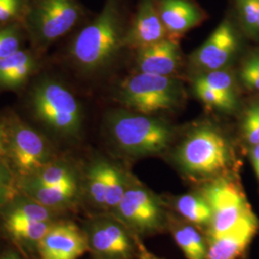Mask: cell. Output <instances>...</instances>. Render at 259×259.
<instances>
[{"label":"cell","mask_w":259,"mask_h":259,"mask_svg":"<svg viewBox=\"0 0 259 259\" xmlns=\"http://www.w3.org/2000/svg\"><path fill=\"white\" fill-rule=\"evenodd\" d=\"M127 30L117 0H108L99 15L76 35L69 48L75 67L87 76L107 70L125 47Z\"/></svg>","instance_id":"obj_1"},{"label":"cell","mask_w":259,"mask_h":259,"mask_svg":"<svg viewBox=\"0 0 259 259\" xmlns=\"http://www.w3.org/2000/svg\"><path fill=\"white\" fill-rule=\"evenodd\" d=\"M32 117L57 138H79L83 124V111L79 100L65 83L55 78H39L28 94Z\"/></svg>","instance_id":"obj_2"},{"label":"cell","mask_w":259,"mask_h":259,"mask_svg":"<svg viewBox=\"0 0 259 259\" xmlns=\"http://www.w3.org/2000/svg\"><path fill=\"white\" fill-rule=\"evenodd\" d=\"M106 129L116 148L132 157L162 153L174 137L172 127L166 122L125 111L110 112L106 117Z\"/></svg>","instance_id":"obj_3"},{"label":"cell","mask_w":259,"mask_h":259,"mask_svg":"<svg viewBox=\"0 0 259 259\" xmlns=\"http://www.w3.org/2000/svg\"><path fill=\"white\" fill-rule=\"evenodd\" d=\"M175 159L188 176L215 179L231 166L232 147L218 128L202 125L192 130L177 148Z\"/></svg>","instance_id":"obj_4"},{"label":"cell","mask_w":259,"mask_h":259,"mask_svg":"<svg viewBox=\"0 0 259 259\" xmlns=\"http://www.w3.org/2000/svg\"><path fill=\"white\" fill-rule=\"evenodd\" d=\"M118 100L130 110L153 115L172 111L182 103V83L172 76L138 73L121 83Z\"/></svg>","instance_id":"obj_5"},{"label":"cell","mask_w":259,"mask_h":259,"mask_svg":"<svg viewBox=\"0 0 259 259\" xmlns=\"http://www.w3.org/2000/svg\"><path fill=\"white\" fill-rule=\"evenodd\" d=\"M83 14L78 0H31L22 25L33 45L45 50L71 31Z\"/></svg>","instance_id":"obj_6"},{"label":"cell","mask_w":259,"mask_h":259,"mask_svg":"<svg viewBox=\"0 0 259 259\" xmlns=\"http://www.w3.org/2000/svg\"><path fill=\"white\" fill-rule=\"evenodd\" d=\"M1 125L6 155L21 176H31L52 160L47 139L18 116L11 115Z\"/></svg>","instance_id":"obj_7"},{"label":"cell","mask_w":259,"mask_h":259,"mask_svg":"<svg viewBox=\"0 0 259 259\" xmlns=\"http://www.w3.org/2000/svg\"><path fill=\"white\" fill-rule=\"evenodd\" d=\"M202 194L212 210V220L207 230L208 239L231 231L251 212L239 185L228 177L210 180L204 185Z\"/></svg>","instance_id":"obj_8"},{"label":"cell","mask_w":259,"mask_h":259,"mask_svg":"<svg viewBox=\"0 0 259 259\" xmlns=\"http://www.w3.org/2000/svg\"><path fill=\"white\" fill-rule=\"evenodd\" d=\"M114 212L123 225L141 233L157 231L164 221V212L158 199L140 185L128 184Z\"/></svg>","instance_id":"obj_9"},{"label":"cell","mask_w":259,"mask_h":259,"mask_svg":"<svg viewBox=\"0 0 259 259\" xmlns=\"http://www.w3.org/2000/svg\"><path fill=\"white\" fill-rule=\"evenodd\" d=\"M237 34L230 19H225L190 57L192 66L201 72L225 68L237 51Z\"/></svg>","instance_id":"obj_10"},{"label":"cell","mask_w":259,"mask_h":259,"mask_svg":"<svg viewBox=\"0 0 259 259\" xmlns=\"http://www.w3.org/2000/svg\"><path fill=\"white\" fill-rule=\"evenodd\" d=\"M169 37L172 36L161 21L156 0H141L132 24L127 29L125 47L139 50Z\"/></svg>","instance_id":"obj_11"},{"label":"cell","mask_w":259,"mask_h":259,"mask_svg":"<svg viewBox=\"0 0 259 259\" xmlns=\"http://www.w3.org/2000/svg\"><path fill=\"white\" fill-rule=\"evenodd\" d=\"M88 243L99 255L107 259H128L133 253V242L124 225L103 219L93 223Z\"/></svg>","instance_id":"obj_12"},{"label":"cell","mask_w":259,"mask_h":259,"mask_svg":"<svg viewBox=\"0 0 259 259\" xmlns=\"http://www.w3.org/2000/svg\"><path fill=\"white\" fill-rule=\"evenodd\" d=\"M88 240L73 224L52 226L38 242L44 259H77L88 249Z\"/></svg>","instance_id":"obj_13"},{"label":"cell","mask_w":259,"mask_h":259,"mask_svg":"<svg viewBox=\"0 0 259 259\" xmlns=\"http://www.w3.org/2000/svg\"><path fill=\"white\" fill-rule=\"evenodd\" d=\"M258 229V220L251 211L231 231L208 239L206 259L239 258Z\"/></svg>","instance_id":"obj_14"},{"label":"cell","mask_w":259,"mask_h":259,"mask_svg":"<svg viewBox=\"0 0 259 259\" xmlns=\"http://www.w3.org/2000/svg\"><path fill=\"white\" fill-rule=\"evenodd\" d=\"M181 62L176 37H169L138 50L136 65L139 73L172 76Z\"/></svg>","instance_id":"obj_15"},{"label":"cell","mask_w":259,"mask_h":259,"mask_svg":"<svg viewBox=\"0 0 259 259\" xmlns=\"http://www.w3.org/2000/svg\"><path fill=\"white\" fill-rule=\"evenodd\" d=\"M157 12L172 37L183 35L205 19L201 7L192 0H156Z\"/></svg>","instance_id":"obj_16"},{"label":"cell","mask_w":259,"mask_h":259,"mask_svg":"<svg viewBox=\"0 0 259 259\" xmlns=\"http://www.w3.org/2000/svg\"><path fill=\"white\" fill-rule=\"evenodd\" d=\"M23 190L37 203L47 207H55L68 204L74 198L78 191V183L48 186L23 178Z\"/></svg>","instance_id":"obj_17"},{"label":"cell","mask_w":259,"mask_h":259,"mask_svg":"<svg viewBox=\"0 0 259 259\" xmlns=\"http://www.w3.org/2000/svg\"><path fill=\"white\" fill-rule=\"evenodd\" d=\"M178 213L193 226L209 227L212 210L204 195L188 193L178 197L175 202Z\"/></svg>","instance_id":"obj_18"},{"label":"cell","mask_w":259,"mask_h":259,"mask_svg":"<svg viewBox=\"0 0 259 259\" xmlns=\"http://www.w3.org/2000/svg\"><path fill=\"white\" fill-rule=\"evenodd\" d=\"M173 236L186 259H206L207 244L195 226L191 224L176 226Z\"/></svg>","instance_id":"obj_19"},{"label":"cell","mask_w":259,"mask_h":259,"mask_svg":"<svg viewBox=\"0 0 259 259\" xmlns=\"http://www.w3.org/2000/svg\"><path fill=\"white\" fill-rule=\"evenodd\" d=\"M36 184L48 186L78 183L74 171L64 162L51 161L31 176L24 177Z\"/></svg>","instance_id":"obj_20"},{"label":"cell","mask_w":259,"mask_h":259,"mask_svg":"<svg viewBox=\"0 0 259 259\" xmlns=\"http://www.w3.org/2000/svg\"><path fill=\"white\" fill-rule=\"evenodd\" d=\"M6 227L16 238L29 242H39L51 229L49 222L31 221L24 218L7 216Z\"/></svg>","instance_id":"obj_21"},{"label":"cell","mask_w":259,"mask_h":259,"mask_svg":"<svg viewBox=\"0 0 259 259\" xmlns=\"http://www.w3.org/2000/svg\"><path fill=\"white\" fill-rule=\"evenodd\" d=\"M237 19L244 33L259 38V0H232Z\"/></svg>","instance_id":"obj_22"},{"label":"cell","mask_w":259,"mask_h":259,"mask_svg":"<svg viewBox=\"0 0 259 259\" xmlns=\"http://www.w3.org/2000/svg\"><path fill=\"white\" fill-rule=\"evenodd\" d=\"M107 166L108 162L99 160L93 163L88 173V191L93 203L105 207L107 189Z\"/></svg>","instance_id":"obj_23"},{"label":"cell","mask_w":259,"mask_h":259,"mask_svg":"<svg viewBox=\"0 0 259 259\" xmlns=\"http://www.w3.org/2000/svg\"><path fill=\"white\" fill-rule=\"evenodd\" d=\"M194 82L204 84L228 97L237 99L234 78L226 68L202 73L195 79Z\"/></svg>","instance_id":"obj_24"},{"label":"cell","mask_w":259,"mask_h":259,"mask_svg":"<svg viewBox=\"0 0 259 259\" xmlns=\"http://www.w3.org/2000/svg\"><path fill=\"white\" fill-rule=\"evenodd\" d=\"M128 183L118 168L108 162L105 207L114 210L126 192Z\"/></svg>","instance_id":"obj_25"},{"label":"cell","mask_w":259,"mask_h":259,"mask_svg":"<svg viewBox=\"0 0 259 259\" xmlns=\"http://www.w3.org/2000/svg\"><path fill=\"white\" fill-rule=\"evenodd\" d=\"M196 96L209 108L225 112H232L236 109L237 99L232 98L211 90L204 84L196 83L193 84Z\"/></svg>","instance_id":"obj_26"},{"label":"cell","mask_w":259,"mask_h":259,"mask_svg":"<svg viewBox=\"0 0 259 259\" xmlns=\"http://www.w3.org/2000/svg\"><path fill=\"white\" fill-rule=\"evenodd\" d=\"M7 216L24 218L37 222H49L51 218V212L48 207L31 199L17 202L11 208Z\"/></svg>","instance_id":"obj_27"},{"label":"cell","mask_w":259,"mask_h":259,"mask_svg":"<svg viewBox=\"0 0 259 259\" xmlns=\"http://www.w3.org/2000/svg\"><path fill=\"white\" fill-rule=\"evenodd\" d=\"M23 30L22 23L0 27V58L13 55L20 50Z\"/></svg>","instance_id":"obj_28"},{"label":"cell","mask_w":259,"mask_h":259,"mask_svg":"<svg viewBox=\"0 0 259 259\" xmlns=\"http://www.w3.org/2000/svg\"><path fill=\"white\" fill-rule=\"evenodd\" d=\"M31 0H0V27L22 23Z\"/></svg>","instance_id":"obj_29"},{"label":"cell","mask_w":259,"mask_h":259,"mask_svg":"<svg viewBox=\"0 0 259 259\" xmlns=\"http://www.w3.org/2000/svg\"><path fill=\"white\" fill-rule=\"evenodd\" d=\"M240 76L242 82L248 89L259 92V49L244 61L241 66Z\"/></svg>","instance_id":"obj_30"},{"label":"cell","mask_w":259,"mask_h":259,"mask_svg":"<svg viewBox=\"0 0 259 259\" xmlns=\"http://www.w3.org/2000/svg\"><path fill=\"white\" fill-rule=\"evenodd\" d=\"M242 129L251 146L259 144V102L254 103L246 112Z\"/></svg>","instance_id":"obj_31"},{"label":"cell","mask_w":259,"mask_h":259,"mask_svg":"<svg viewBox=\"0 0 259 259\" xmlns=\"http://www.w3.org/2000/svg\"><path fill=\"white\" fill-rule=\"evenodd\" d=\"M12 191V175L8 168L0 162V202L9 197Z\"/></svg>","instance_id":"obj_32"},{"label":"cell","mask_w":259,"mask_h":259,"mask_svg":"<svg viewBox=\"0 0 259 259\" xmlns=\"http://www.w3.org/2000/svg\"><path fill=\"white\" fill-rule=\"evenodd\" d=\"M250 160H251L252 166L254 168V171H255V174H256L259 182V144L251 146Z\"/></svg>","instance_id":"obj_33"},{"label":"cell","mask_w":259,"mask_h":259,"mask_svg":"<svg viewBox=\"0 0 259 259\" xmlns=\"http://www.w3.org/2000/svg\"><path fill=\"white\" fill-rule=\"evenodd\" d=\"M139 259H158L154 254L149 252L148 250H145L144 248H141L139 250Z\"/></svg>","instance_id":"obj_34"},{"label":"cell","mask_w":259,"mask_h":259,"mask_svg":"<svg viewBox=\"0 0 259 259\" xmlns=\"http://www.w3.org/2000/svg\"><path fill=\"white\" fill-rule=\"evenodd\" d=\"M6 155V151H5V143H4V137H3V131L0 125V157Z\"/></svg>","instance_id":"obj_35"},{"label":"cell","mask_w":259,"mask_h":259,"mask_svg":"<svg viewBox=\"0 0 259 259\" xmlns=\"http://www.w3.org/2000/svg\"><path fill=\"white\" fill-rule=\"evenodd\" d=\"M3 259H13V255H8L7 257H5V258Z\"/></svg>","instance_id":"obj_36"},{"label":"cell","mask_w":259,"mask_h":259,"mask_svg":"<svg viewBox=\"0 0 259 259\" xmlns=\"http://www.w3.org/2000/svg\"><path fill=\"white\" fill-rule=\"evenodd\" d=\"M13 259H18V258H17V257H16V256H15V255H13Z\"/></svg>","instance_id":"obj_37"}]
</instances>
